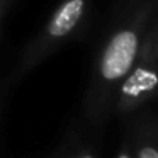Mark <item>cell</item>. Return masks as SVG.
<instances>
[{
	"mask_svg": "<svg viewBox=\"0 0 158 158\" xmlns=\"http://www.w3.org/2000/svg\"><path fill=\"white\" fill-rule=\"evenodd\" d=\"M10 4H12V0H0V21H2V19H4V15L7 14Z\"/></svg>",
	"mask_w": 158,
	"mask_h": 158,
	"instance_id": "5",
	"label": "cell"
},
{
	"mask_svg": "<svg viewBox=\"0 0 158 158\" xmlns=\"http://www.w3.org/2000/svg\"><path fill=\"white\" fill-rule=\"evenodd\" d=\"M156 9L158 0H121L95 51L94 77L99 87L119 85L129 73Z\"/></svg>",
	"mask_w": 158,
	"mask_h": 158,
	"instance_id": "1",
	"label": "cell"
},
{
	"mask_svg": "<svg viewBox=\"0 0 158 158\" xmlns=\"http://www.w3.org/2000/svg\"><path fill=\"white\" fill-rule=\"evenodd\" d=\"M119 158H127V156H126V155H121V156H119Z\"/></svg>",
	"mask_w": 158,
	"mask_h": 158,
	"instance_id": "6",
	"label": "cell"
},
{
	"mask_svg": "<svg viewBox=\"0 0 158 158\" xmlns=\"http://www.w3.org/2000/svg\"><path fill=\"white\" fill-rule=\"evenodd\" d=\"M139 158H158V151L155 148H143L139 151Z\"/></svg>",
	"mask_w": 158,
	"mask_h": 158,
	"instance_id": "4",
	"label": "cell"
},
{
	"mask_svg": "<svg viewBox=\"0 0 158 158\" xmlns=\"http://www.w3.org/2000/svg\"><path fill=\"white\" fill-rule=\"evenodd\" d=\"M92 0H61L44 22L36 38L24 48L21 70H31L38 63L73 41L89 22Z\"/></svg>",
	"mask_w": 158,
	"mask_h": 158,
	"instance_id": "2",
	"label": "cell"
},
{
	"mask_svg": "<svg viewBox=\"0 0 158 158\" xmlns=\"http://www.w3.org/2000/svg\"><path fill=\"white\" fill-rule=\"evenodd\" d=\"M150 32H151V46H153L155 61H156V65H158V9H156V12H155L153 19H151Z\"/></svg>",
	"mask_w": 158,
	"mask_h": 158,
	"instance_id": "3",
	"label": "cell"
}]
</instances>
